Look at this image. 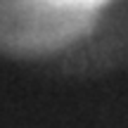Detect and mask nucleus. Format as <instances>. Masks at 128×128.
Listing matches in <instances>:
<instances>
[{
  "mask_svg": "<svg viewBox=\"0 0 128 128\" xmlns=\"http://www.w3.org/2000/svg\"><path fill=\"white\" fill-rule=\"evenodd\" d=\"M52 5H97L102 0H48Z\"/></svg>",
  "mask_w": 128,
  "mask_h": 128,
  "instance_id": "nucleus-1",
  "label": "nucleus"
}]
</instances>
